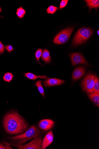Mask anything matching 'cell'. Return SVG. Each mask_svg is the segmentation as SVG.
<instances>
[{"label": "cell", "mask_w": 99, "mask_h": 149, "mask_svg": "<svg viewBox=\"0 0 99 149\" xmlns=\"http://www.w3.org/2000/svg\"><path fill=\"white\" fill-rule=\"evenodd\" d=\"M3 122L6 131L11 135L21 134L26 131L28 126L24 118L16 111L6 115Z\"/></svg>", "instance_id": "cell-1"}, {"label": "cell", "mask_w": 99, "mask_h": 149, "mask_svg": "<svg viewBox=\"0 0 99 149\" xmlns=\"http://www.w3.org/2000/svg\"><path fill=\"white\" fill-rule=\"evenodd\" d=\"M40 130L36 126L32 125L23 134L7 138L15 142L14 146L20 147L26 142L40 136Z\"/></svg>", "instance_id": "cell-2"}, {"label": "cell", "mask_w": 99, "mask_h": 149, "mask_svg": "<svg viewBox=\"0 0 99 149\" xmlns=\"http://www.w3.org/2000/svg\"><path fill=\"white\" fill-rule=\"evenodd\" d=\"M93 33V31L89 28H82L79 29L74 36L73 46H76L84 43L91 37Z\"/></svg>", "instance_id": "cell-3"}, {"label": "cell", "mask_w": 99, "mask_h": 149, "mask_svg": "<svg viewBox=\"0 0 99 149\" xmlns=\"http://www.w3.org/2000/svg\"><path fill=\"white\" fill-rule=\"evenodd\" d=\"M73 27L68 28L58 33L54 38L53 43L57 44L65 43L69 40L71 34L74 31Z\"/></svg>", "instance_id": "cell-4"}, {"label": "cell", "mask_w": 99, "mask_h": 149, "mask_svg": "<svg viewBox=\"0 0 99 149\" xmlns=\"http://www.w3.org/2000/svg\"><path fill=\"white\" fill-rule=\"evenodd\" d=\"M94 76L90 73L86 74L83 79L81 86L83 90L88 94L94 93Z\"/></svg>", "instance_id": "cell-5"}, {"label": "cell", "mask_w": 99, "mask_h": 149, "mask_svg": "<svg viewBox=\"0 0 99 149\" xmlns=\"http://www.w3.org/2000/svg\"><path fill=\"white\" fill-rule=\"evenodd\" d=\"M70 57L72 65L73 66L78 64H83L90 67L85 58L79 53L71 54H70Z\"/></svg>", "instance_id": "cell-6"}, {"label": "cell", "mask_w": 99, "mask_h": 149, "mask_svg": "<svg viewBox=\"0 0 99 149\" xmlns=\"http://www.w3.org/2000/svg\"><path fill=\"white\" fill-rule=\"evenodd\" d=\"M42 143V138L39 136L35 138L33 140L28 144L19 147V149H41Z\"/></svg>", "instance_id": "cell-7"}, {"label": "cell", "mask_w": 99, "mask_h": 149, "mask_svg": "<svg viewBox=\"0 0 99 149\" xmlns=\"http://www.w3.org/2000/svg\"><path fill=\"white\" fill-rule=\"evenodd\" d=\"M55 125V122L53 120L49 119L42 120L39 124L40 129L45 131H48L52 129Z\"/></svg>", "instance_id": "cell-8"}, {"label": "cell", "mask_w": 99, "mask_h": 149, "mask_svg": "<svg viewBox=\"0 0 99 149\" xmlns=\"http://www.w3.org/2000/svg\"><path fill=\"white\" fill-rule=\"evenodd\" d=\"M65 82V81L56 78H48L44 80L43 84L45 87H52L62 85Z\"/></svg>", "instance_id": "cell-9"}, {"label": "cell", "mask_w": 99, "mask_h": 149, "mask_svg": "<svg viewBox=\"0 0 99 149\" xmlns=\"http://www.w3.org/2000/svg\"><path fill=\"white\" fill-rule=\"evenodd\" d=\"M53 131H49L43 139L41 149H45L50 145L53 142Z\"/></svg>", "instance_id": "cell-10"}, {"label": "cell", "mask_w": 99, "mask_h": 149, "mask_svg": "<svg viewBox=\"0 0 99 149\" xmlns=\"http://www.w3.org/2000/svg\"><path fill=\"white\" fill-rule=\"evenodd\" d=\"M85 72V67H80L77 68L73 73V80L75 81L79 80L84 75Z\"/></svg>", "instance_id": "cell-11"}, {"label": "cell", "mask_w": 99, "mask_h": 149, "mask_svg": "<svg viewBox=\"0 0 99 149\" xmlns=\"http://www.w3.org/2000/svg\"><path fill=\"white\" fill-rule=\"evenodd\" d=\"M87 4L86 7H88L89 8V12H90L92 9L95 8L97 10L99 6V1L98 0H86L84 1Z\"/></svg>", "instance_id": "cell-12"}, {"label": "cell", "mask_w": 99, "mask_h": 149, "mask_svg": "<svg viewBox=\"0 0 99 149\" xmlns=\"http://www.w3.org/2000/svg\"><path fill=\"white\" fill-rule=\"evenodd\" d=\"M24 76L28 79L32 80H35L38 78L46 79L48 78V77L46 76H37L30 72L25 73Z\"/></svg>", "instance_id": "cell-13"}, {"label": "cell", "mask_w": 99, "mask_h": 149, "mask_svg": "<svg viewBox=\"0 0 99 149\" xmlns=\"http://www.w3.org/2000/svg\"><path fill=\"white\" fill-rule=\"evenodd\" d=\"M42 60L46 63H49L51 62V58L49 51L46 49H44L41 56Z\"/></svg>", "instance_id": "cell-14"}, {"label": "cell", "mask_w": 99, "mask_h": 149, "mask_svg": "<svg viewBox=\"0 0 99 149\" xmlns=\"http://www.w3.org/2000/svg\"><path fill=\"white\" fill-rule=\"evenodd\" d=\"M88 96L93 103L99 107V95L97 93L94 92L92 94H88Z\"/></svg>", "instance_id": "cell-15"}, {"label": "cell", "mask_w": 99, "mask_h": 149, "mask_svg": "<svg viewBox=\"0 0 99 149\" xmlns=\"http://www.w3.org/2000/svg\"><path fill=\"white\" fill-rule=\"evenodd\" d=\"M42 81L40 80L37 81L36 82L35 85L37 87L39 92L42 96L44 97H45V95H44V90L42 85Z\"/></svg>", "instance_id": "cell-16"}, {"label": "cell", "mask_w": 99, "mask_h": 149, "mask_svg": "<svg viewBox=\"0 0 99 149\" xmlns=\"http://www.w3.org/2000/svg\"><path fill=\"white\" fill-rule=\"evenodd\" d=\"M94 91L99 94V80L96 76H94Z\"/></svg>", "instance_id": "cell-17"}, {"label": "cell", "mask_w": 99, "mask_h": 149, "mask_svg": "<svg viewBox=\"0 0 99 149\" xmlns=\"http://www.w3.org/2000/svg\"><path fill=\"white\" fill-rule=\"evenodd\" d=\"M26 13V10L22 7H20L17 9L16 14L18 17L20 18H21L24 16Z\"/></svg>", "instance_id": "cell-18"}, {"label": "cell", "mask_w": 99, "mask_h": 149, "mask_svg": "<svg viewBox=\"0 0 99 149\" xmlns=\"http://www.w3.org/2000/svg\"><path fill=\"white\" fill-rule=\"evenodd\" d=\"M13 77L14 76L11 73L7 72L5 74L3 79L5 82H9L12 80Z\"/></svg>", "instance_id": "cell-19"}, {"label": "cell", "mask_w": 99, "mask_h": 149, "mask_svg": "<svg viewBox=\"0 0 99 149\" xmlns=\"http://www.w3.org/2000/svg\"><path fill=\"white\" fill-rule=\"evenodd\" d=\"M58 9V8L55 6H49L47 10V13L48 14H53L55 13Z\"/></svg>", "instance_id": "cell-20"}, {"label": "cell", "mask_w": 99, "mask_h": 149, "mask_svg": "<svg viewBox=\"0 0 99 149\" xmlns=\"http://www.w3.org/2000/svg\"><path fill=\"white\" fill-rule=\"evenodd\" d=\"M42 53V49H38L36 52L35 54V56L36 59V60L37 61L38 63L40 64L39 61V60L41 56Z\"/></svg>", "instance_id": "cell-21"}, {"label": "cell", "mask_w": 99, "mask_h": 149, "mask_svg": "<svg viewBox=\"0 0 99 149\" xmlns=\"http://www.w3.org/2000/svg\"><path fill=\"white\" fill-rule=\"evenodd\" d=\"M68 1V0H62L60 3L59 9H61L65 7L67 5Z\"/></svg>", "instance_id": "cell-22"}, {"label": "cell", "mask_w": 99, "mask_h": 149, "mask_svg": "<svg viewBox=\"0 0 99 149\" xmlns=\"http://www.w3.org/2000/svg\"><path fill=\"white\" fill-rule=\"evenodd\" d=\"M5 48L9 52H11L14 50L13 46L11 45H5Z\"/></svg>", "instance_id": "cell-23"}, {"label": "cell", "mask_w": 99, "mask_h": 149, "mask_svg": "<svg viewBox=\"0 0 99 149\" xmlns=\"http://www.w3.org/2000/svg\"><path fill=\"white\" fill-rule=\"evenodd\" d=\"M5 47L3 44L0 41V54H3L5 52Z\"/></svg>", "instance_id": "cell-24"}, {"label": "cell", "mask_w": 99, "mask_h": 149, "mask_svg": "<svg viewBox=\"0 0 99 149\" xmlns=\"http://www.w3.org/2000/svg\"><path fill=\"white\" fill-rule=\"evenodd\" d=\"M12 149L11 147H7L1 144H0V149Z\"/></svg>", "instance_id": "cell-25"}, {"label": "cell", "mask_w": 99, "mask_h": 149, "mask_svg": "<svg viewBox=\"0 0 99 149\" xmlns=\"http://www.w3.org/2000/svg\"><path fill=\"white\" fill-rule=\"evenodd\" d=\"M2 12V9H1V7H0V12Z\"/></svg>", "instance_id": "cell-26"}, {"label": "cell", "mask_w": 99, "mask_h": 149, "mask_svg": "<svg viewBox=\"0 0 99 149\" xmlns=\"http://www.w3.org/2000/svg\"><path fill=\"white\" fill-rule=\"evenodd\" d=\"M97 34L99 35V30H98V31H97Z\"/></svg>", "instance_id": "cell-27"}]
</instances>
